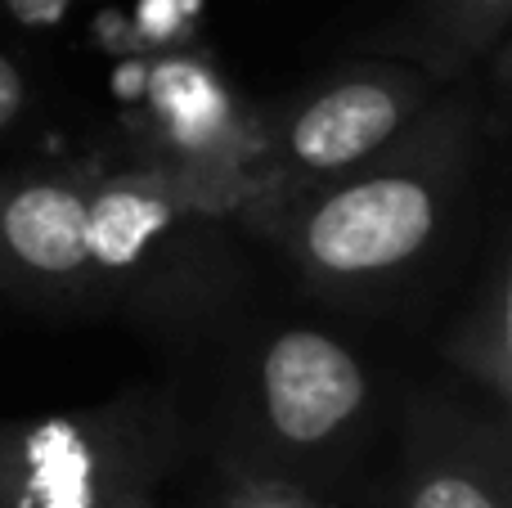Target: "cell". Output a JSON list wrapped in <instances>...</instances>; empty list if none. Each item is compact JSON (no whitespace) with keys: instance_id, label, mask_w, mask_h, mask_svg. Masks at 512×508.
Masks as SVG:
<instances>
[{"instance_id":"obj_1","label":"cell","mask_w":512,"mask_h":508,"mask_svg":"<svg viewBox=\"0 0 512 508\" xmlns=\"http://www.w3.org/2000/svg\"><path fill=\"white\" fill-rule=\"evenodd\" d=\"M463 135L441 117L396 140L382 158L333 176L283 221L292 266L319 288L364 293L414 270L441 239L459 194Z\"/></svg>"},{"instance_id":"obj_2","label":"cell","mask_w":512,"mask_h":508,"mask_svg":"<svg viewBox=\"0 0 512 508\" xmlns=\"http://www.w3.org/2000/svg\"><path fill=\"white\" fill-rule=\"evenodd\" d=\"M427 108V77L414 68H360L319 86L288 113L279 131V162L292 176L333 180L382 158L405 140Z\"/></svg>"},{"instance_id":"obj_3","label":"cell","mask_w":512,"mask_h":508,"mask_svg":"<svg viewBox=\"0 0 512 508\" xmlns=\"http://www.w3.org/2000/svg\"><path fill=\"white\" fill-rule=\"evenodd\" d=\"M369 401L360 360L319 329H288L261 356V405L288 446L333 441Z\"/></svg>"},{"instance_id":"obj_4","label":"cell","mask_w":512,"mask_h":508,"mask_svg":"<svg viewBox=\"0 0 512 508\" xmlns=\"http://www.w3.org/2000/svg\"><path fill=\"white\" fill-rule=\"evenodd\" d=\"M86 275H95L90 185L68 176H36L0 189V279L72 288Z\"/></svg>"},{"instance_id":"obj_5","label":"cell","mask_w":512,"mask_h":508,"mask_svg":"<svg viewBox=\"0 0 512 508\" xmlns=\"http://www.w3.org/2000/svg\"><path fill=\"white\" fill-rule=\"evenodd\" d=\"M176 203L153 180H113L90 189V257L95 270H126L171 225Z\"/></svg>"},{"instance_id":"obj_6","label":"cell","mask_w":512,"mask_h":508,"mask_svg":"<svg viewBox=\"0 0 512 508\" xmlns=\"http://www.w3.org/2000/svg\"><path fill=\"white\" fill-rule=\"evenodd\" d=\"M23 455H27V491L45 508H95V468L99 455L90 437L72 423H45V428L23 432Z\"/></svg>"},{"instance_id":"obj_7","label":"cell","mask_w":512,"mask_h":508,"mask_svg":"<svg viewBox=\"0 0 512 508\" xmlns=\"http://www.w3.org/2000/svg\"><path fill=\"white\" fill-rule=\"evenodd\" d=\"M512 0H427L441 45L459 54H481L508 23Z\"/></svg>"},{"instance_id":"obj_8","label":"cell","mask_w":512,"mask_h":508,"mask_svg":"<svg viewBox=\"0 0 512 508\" xmlns=\"http://www.w3.org/2000/svg\"><path fill=\"white\" fill-rule=\"evenodd\" d=\"M409 508H504L495 500L486 482L477 473H463V468H436L409 495Z\"/></svg>"},{"instance_id":"obj_9","label":"cell","mask_w":512,"mask_h":508,"mask_svg":"<svg viewBox=\"0 0 512 508\" xmlns=\"http://www.w3.org/2000/svg\"><path fill=\"white\" fill-rule=\"evenodd\" d=\"M23 113V72L9 54H0V131Z\"/></svg>"},{"instance_id":"obj_10","label":"cell","mask_w":512,"mask_h":508,"mask_svg":"<svg viewBox=\"0 0 512 508\" xmlns=\"http://www.w3.org/2000/svg\"><path fill=\"white\" fill-rule=\"evenodd\" d=\"M234 508H306V504L292 491H283V486H256V491H248Z\"/></svg>"},{"instance_id":"obj_11","label":"cell","mask_w":512,"mask_h":508,"mask_svg":"<svg viewBox=\"0 0 512 508\" xmlns=\"http://www.w3.org/2000/svg\"><path fill=\"white\" fill-rule=\"evenodd\" d=\"M113 508H144V504H113Z\"/></svg>"}]
</instances>
